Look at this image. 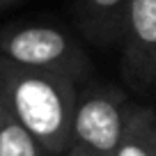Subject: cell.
I'll return each instance as SVG.
<instances>
[{
    "label": "cell",
    "instance_id": "6da1fadb",
    "mask_svg": "<svg viewBox=\"0 0 156 156\" xmlns=\"http://www.w3.org/2000/svg\"><path fill=\"white\" fill-rule=\"evenodd\" d=\"M0 101L37 138L48 156L67 154L78 101L76 78L21 67L0 58Z\"/></svg>",
    "mask_w": 156,
    "mask_h": 156
},
{
    "label": "cell",
    "instance_id": "7a4b0ae2",
    "mask_svg": "<svg viewBox=\"0 0 156 156\" xmlns=\"http://www.w3.org/2000/svg\"><path fill=\"white\" fill-rule=\"evenodd\" d=\"M0 58L21 67L58 71L83 80L92 69L87 51L55 25L25 23L0 28Z\"/></svg>",
    "mask_w": 156,
    "mask_h": 156
},
{
    "label": "cell",
    "instance_id": "3957f363",
    "mask_svg": "<svg viewBox=\"0 0 156 156\" xmlns=\"http://www.w3.org/2000/svg\"><path fill=\"white\" fill-rule=\"evenodd\" d=\"M131 103L112 85H92L78 92L71 147L87 156H115Z\"/></svg>",
    "mask_w": 156,
    "mask_h": 156
},
{
    "label": "cell",
    "instance_id": "277c9868",
    "mask_svg": "<svg viewBox=\"0 0 156 156\" xmlns=\"http://www.w3.org/2000/svg\"><path fill=\"white\" fill-rule=\"evenodd\" d=\"M122 71L136 90L156 85V0H131L122 23Z\"/></svg>",
    "mask_w": 156,
    "mask_h": 156
},
{
    "label": "cell",
    "instance_id": "5b68a950",
    "mask_svg": "<svg viewBox=\"0 0 156 156\" xmlns=\"http://www.w3.org/2000/svg\"><path fill=\"white\" fill-rule=\"evenodd\" d=\"M131 0H76V21L97 46H112L122 37L124 14Z\"/></svg>",
    "mask_w": 156,
    "mask_h": 156
},
{
    "label": "cell",
    "instance_id": "8992f818",
    "mask_svg": "<svg viewBox=\"0 0 156 156\" xmlns=\"http://www.w3.org/2000/svg\"><path fill=\"white\" fill-rule=\"evenodd\" d=\"M115 156H156V110L131 103Z\"/></svg>",
    "mask_w": 156,
    "mask_h": 156
},
{
    "label": "cell",
    "instance_id": "52a82bcc",
    "mask_svg": "<svg viewBox=\"0 0 156 156\" xmlns=\"http://www.w3.org/2000/svg\"><path fill=\"white\" fill-rule=\"evenodd\" d=\"M0 156H48L39 140L0 101Z\"/></svg>",
    "mask_w": 156,
    "mask_h": 156
},
{
    "label": "cell",
    "instance_id": "ba28073f",
    "mask_svg": "<svg viewBox=\"0 0 156 156\" xmlns=\"http://www.w3.org/2000/svg\"><path fill=\"white\" fill-rule=\"evenodd\" d=\"M16 2H21V0H0V12H5L7 7H12V5H16Z\"/></svg>",
    "mask_w": 156,
    "mask_h": 156
},
{
    "label": "cell",
    "instance_id": "9c48e42d",
    "mask_svg": "<svg viewBox=\"0 0 156 156\" xmlns=\"http://www.w3.org/2000/svg\"><path fill=\"white\" fill-rule=\"evenodd\" d=\"M64 156H87V154H83V151H78V149H73V147H69Z\"/></svg>",
    "mask_w": 156,
    "mask_h": 156
}]
</instances>
